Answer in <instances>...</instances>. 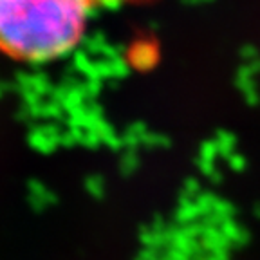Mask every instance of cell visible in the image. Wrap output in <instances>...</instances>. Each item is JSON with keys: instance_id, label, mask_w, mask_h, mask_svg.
<instances>
[{"instance_id": "cell-1", "label": "cell", "mask_w": 260, "mask_h": 260, "mask_svg": "<svg viewBox=\"0 0 260 260\" xmlns=\"http://www.w3.org/2000/svg\"><path fill=\"white\" fill-rule=\"evenodd\" d=\"M96 0H0V54L44 63L81 42Z\"/></svg>"}]
</instances>
